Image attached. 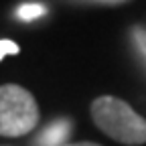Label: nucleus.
Masks as SVG:
<instances>
[{
    "label": "nucleus",
    "mask_w": 146,
    "mask_h": 146,
    "mask_svg": "<svg viewBox=\"0 0 146 146\" xmlns=\"http://www.w3.org/2000/svg\"><path fill=\"white\" fill-rule=\"evenodd\" d=\"M91 120L100 130L120 144L140 146L146 144V118L134 112V108L114 96H100L89 106Z\"/></svg>",
    "instance_id": "f257e3e1"
},
{
    "label": "nucleus",
    "mask_w": 146,
    "mask_h": 146,
    "mask_svg": "<svg viewBox=\"0 0 146 146\" xmlns=\"http://www.w3.org/2000/svg\"><path fill=\"white\" fill-rule=\"evenodd\" d=\"M47 12V8L43 4H23L21 8L16 10V16L21 18V21H35V18H39Z\"/></svg>",
    "instance_id": "20e7f679"
},
{
    "label": "nucleus",
    "mask_w": 146,
    "mask_h": 146,
    "mask_svg": "<svg viewBox=\"0 0 146 146\" xmlns=\"http://www.w3.org/2000/svg\"><path fill=\"white\" fill-rule=\"evenodd\" d=\"M65 146H102V144H96V142H75V144H65Z\"/></svg>",
    "instance_id": "0eeeda50"
},
{
    "label": "nucleus",
    "mask_w": 146,
    "mask_h": 146,
    "mask_svg": "<svg viewBox=\"0 0 146 146\" xmlns=\"http://www.w3.org/2000/svg\"><path fill=\"white\" fill-rule=\"evenodd\" d=\"M134 39H136V45H138L140 53L146 59V31L144 29H134Z\"/></svg>",
    "instance_id": "423d86ee"
},
{
    "label": "nucleus",
    "mask_w": 146,
    "mask_h": 146,
    "mask_svg": "<svg viewBox=\"0 0 146 146\" xmlns=\"http://www.w3.org/2000/svg\"><path fill=\"white\" fill-rule=\"evenodd\" d=\"M18 51H21V47H18L14 41H10V39H0V61H2L4 57H8V55H16Z\"/></svg>",
    "instance_id": "39448f33"
},
{
    "label": "nucleus",
    "mask_w": 146,
    "mask_h": 146,
    "mask_svg": "<svg viewBox=\"0 0 146 146\" xmlns=\"http://www.w3.org/2000/svg\"><path fill=\"white\" fill-rule=\"evenodd\" d=\"M39 124V106L29 89L0 85V136H25Z\"/></svg>",
    "instance_id": "f03ea898"
},
{
    "label": "nucleus",
    "mask_w": 146,
    "mask_h": 146,
    "mask_svg": "<svg viewBox=\"0 0 146 146\" xmlns=\"http://www.w3.org/2000/svg\"><path fill=\"white\" fill-rule=\"evenodd\" d=\"M71 134V122L69 120H55L49 124L39 136L41 146H65V140Z\"/></svg>",
    "instance_id": "7ed1b4c3"
}]
</instances>
